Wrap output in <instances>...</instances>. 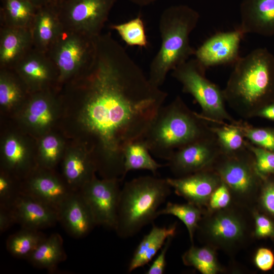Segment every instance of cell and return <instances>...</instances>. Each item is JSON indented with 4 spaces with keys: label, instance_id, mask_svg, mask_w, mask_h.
<instances>
[{
    "label": "cell",
    "instance_id": "1",
    "mask_svg": "<svg viewBox=\"0 0 274 274\" xmlns=\"http://www.w3.org/2000/svg\"><path fill=\"white\" fill-rule=\"evenodd\" d=\"M90 66L65 84L102 178L125 177L123 151L144 139L167 94L151 83L110 32L95 38Z\"/></svg>",
    "mask_w": 274,
    "mask_h": 274
},
{
    "label": "cell",
    "instance_id": "2",
    "mask_svg": "<svg viewBox=\"0 0 274 274\" xmlns=\"http://www.w3.org/2000/svg\"><path fill=\"white\" fill-rule=\"evenodd\" d=\"M223 89L226 102L243 119L274 102V55L259 48L240 57Z\"/></svg>",
    "mask_w": 274,
    "mask_h": 274
},
{
    "label": "cell",
    "instance_id": "3",
    "mask_svg": "<svg viewBox=\"0 0 274 274\" xmlns=\"http://www.w3.org/2000/svg\"><path fill=\"white\" fill-rule=\"evenodd\" d=\"M210 125L177 96L160 108L143 140L151 153L167 161L178 149L209 134Z\"/></svg>",
    "mask_w": 274,
    "mask_h": 274
},
{
    "label": "cell",
    "instance_id": "4",
    "mask_svg": "<svg viewBox=\"0 0 274 274\" xmlns=\"http://www.w3.org/2000/svg\"><path fill=\"white\" fill-rule=\"evenodd\" d=\"M199 17L197 11L186 5L172 6L162 12L159 22L161 44L150 66L148 78L152 84L160 87L169 71L194 55L189 36Z\"/></svg>",
    "mask_w": 274,
    "mask_h": 274
},
{
    "label": "cell",
    "instance_id": "5",
    "mask_svg": "<svg viewBox=\"0 0 274 274\" xmlns=\"http://www.w3.org/2000/svg\"><path fill=\"white\" fill-rule=\"evenodd\" d=\"M166 179L143 176L121 189L114 230L122 238L132 237L157 217L159 207L170 194Z\"/></svg>",
    "mask_w": 274,
    "mask_h": 274
},
{
    "label": "cell",
    "instance_id": "6",
    "mask_svg": "<svg viewBox=\"0 0 274 274\" xmlns=\"http://www.w3.org/2000/svg\"><path fill=\"white\" fill-rule=\"evenodd\" d=\"M207 68L195 58L189 59L172 71V75L199 104L201 116L211 124H235L227 111L223 90L206 77Z\"/></svg>",
    "mask_w": 274,
    "mask_h": 274
},
{
    "label": "cell",
    "instance_id": "7",
    "mask_svg": "<svg viewBox=\"0 0 274 274\" xmlns=\"http://www.w3.org/2000/svg\"><path fill=\"white\" fill-rule=\"evenodd\" d=\"M47 54L57 68L60 88L92 64L96 54L95 38L63 29Z\"/></svg>",
    "mask_w": 274,
    "mask_h": 274
},
{
    "label": "cell",
    "instance_id": "8",
    "mask_svg": "<svg viewBox=\"0 0 274 274\" xmlns=\"http://www.w3.org/2000/svg\"><path fill=\"white\" fill-rule=\"evenodd\" d=\"M117 0H64L57 6L64 29L92 38L100 35Z\"/></svg>",
    "mask_w": 274,
    "mask_h": 274
},
{
    "label": "cell",
    "instance_id": "9",
    "mask_svg": "<svg viewBox=\"0 0 274 274\" xmlns=\"http://www.w3.org/2000/svg\"><path fill=\"white\" fill-rule=\"evenodd\" d=\"M213 167L229 189L240 195L251 193L263 179L258 173L254 156L247 147L235 152H222Z\"/></svg>",
    "mask_w": 274,
    "mask_h": 274
},
{
    "label": "cell",
    "instance_id": "10",
    "mask_svg": "<svg viewBox=\"0 0 274 274\" xmlns=\"http://www.w3.org/2000/svg\"><path fill=\"white\" fill-rule=\"evenodd\" d=\"M222 152L211 130L206 135L176 150L166 165L177 178L182 177L210 168Z\"/></svg>",
    "mask_w": 274,
    "mask_h": 274
},
{
    "label": "cell",
    "instance_id": "11",
    "mask_svg": "<svg viewBox=\"0 0 274 274\" xmlns=\"http://www.w3.org/2000/svg\"><path fill=\"white\" fill-rule=\"evenodd\" d=\"M117 179H97L96 176L79 190L97 225L114 229L121 189Z\"/></svg>",
    "mask_w": 274,
    "mask_h": 274
},
{
    "label": "cell",
    "instance_id": "12",
    "mask_svg": "<svg viewBox=\"0 0 274 274\" xmlns=\"http://www.w3.org/2000/svg\"><path fill=\"white\" fill-rule=\"evenodd\" d=\"M30 92L59 89L57 68L48 55L33 48L13 68Z\"/></svg>",
    "mask_w": 274,
    "mask_h": 274
},
{
    "label": "cell",
    "instance_id": "13",
    "mask_svg": "<svg viewBox=\"0 0 274 274\" xmlns=\"http://www.w3.org/2000/svg\"><path fill=\"white\" fill-rule=\"evenodd\" d=\"M245 35L239 26L231 31L215 33L195 50V58L206 68L234 64L241 57L240 43Z\"/></svg>",
    "mask_w": 274,
    "mask_h": 274
},
{
    "label": "cell",
    "instance_id": "14",
    "mask_svg": "<svg viewBox=\"0 0 274 274\" xmlns=\"http://www.w3.org/2000/svg\"><path fill=\"white\" fill-rule=\"evenodd\" d=\"M20 183V192L31 196L58 210L59 207L74 191L64 179L57 177L51 169L37 166Z\"/></svg>",
    "mask_w": 274,
    "mask_h": 274
},
{
    "label": "cell",
    "instance_id": "15",
    "mask_svg": "<svg viewBox=\"0 0 274 274\" xmlns=\"http://www.w3.org/2000/svg\"><path fill=\"white\" fill-rule=\"evenodd\" d=\"M166 180L178 195L198 207L208 203L212 194L222 182L218 174L210 168Z\"/></svg>",
    "mask_w": 274,
    "mask_h": 274
},
{
    "label": "cell",
    "instance_id": "16",
    "mask_svg": "<svg viewBox=\"0 0 274 274\" xmlns=\"http://www.w3.org/2000/svg\"><path fill=\"white\" fill-rule=\"evenodd\" d=\"M58 222L71 236L81 238L96 226L93 215L79 191H73L58 209Z\"/></svg>",
    "mask_w": 274,
    "mask_h": 274
},
{
    "label": "cell",
    "instance_id": "17",
    "mask_svg": "<svg viewBox=\"0 0 274 274\" xmlns=\"http://www.w3.org/2000/svg\"><path fill=\"white\" fill-rule=\"evenodd\" d=\"M22 228L40 230L58 222V210L31 196L20 192L11 207Z\"/></svg>",
    "mask_w": 274,
    "mask_h": 274
},
{
    "label": "cell",
    "instance_id": "18",
    "mask_svg": "<svg viewBox=\"0 0 274 274\" xmlns=\"http://www.w3.org/2000/svg\"><path fill=\"white\" fill-rule=\"evenodd\" d=\"M239 27L246 35L274 36V0H242Z\"/></svg>",
    "mask_w": 274,
    "mask_h": 274
},
{
    "label": "cell",
    "instance_id": "19",
    "mask_svg": "<svg viewBox=\"0 0 274 274\" xmlns=\"http://www.w3.org/2000/svg\"><path fill=\"white\" fill-rule=\"evenodd\" d=\"M30 30L33 48L47 53L63 30L57 6L49 3L39 7Z\"/></svg>",
    "mask_w": 274,
    "mask_h": 274
},
{
    "label": "cell",
    "instance_id": "20",
    "mask_svg": "<svg viewBox=\"0 0 274 274\" xmlns=\"http://www.w3.org/2000/svg\"><path fill=\"white\" fill-rule=\"evenodd\" d=\"M33 48L30 28L0 26V68L13 69Z\"/></svg>",
    "mask_w": 274,
    "mask_h": 274
},
{
    "label": "cell",
    "instance_id": "21",
    "mask_svg": "<svg viewBox=\"0 0 274 274\" xmlns=\"http://www.w3.org/2000/svg\"><path fill=\"white\" fill-rule=\"evenodd\" d=\"M96 167L89 150H71L65 155L63 178L73 191H79L95 177Z\"/></svg>",
    "mask_w": 274,
    "mask_h": 274
},
{
    "label": "cell",
    "instance_id": "22",
    "mask_svg": "<svg viewBox=\"0 0 274 274\" xmlns=\"http://www.w3.org/2000/svg\"><path fill=\"white\" fill-rule=\"evenodd\" d=\"M56 90H49L30 93L25 101L23 114L25 123L30 127L43 130L49 127L55 119Z\"/></svg>",
    "mask_w": 274,
    "mask_h": 274
},
{
    "label": "cell",
    "instance_id": "23",
    "mask_svg": "<svg viewBox=\"0 0 274 274\" xmlns=\"http://www.w3.org/2000/svg\"><path fill=\"white\" fill-rule=\"evenodd\" d=\"M2 164L3 170L17 180L25 178L38 166L22 140L14 135L8 136L4 141Z\"/></svg>",
    "mask_w": 274,
    "mask_h": 274
},
{
    "label": "cell",
    "instance_id": "24",
    "mask_svg": "<svg viewBox=\"0 0 274 274\" xmlns=\"http://www.w3.org/2000/svg\"><path fill=\"white\" fill-rule=\"evenodd\" d=\"M176 230L175 224L168 227L153 225L134 250L128 266V271L130 272L150 262L161 250L168 237L175 235Z\"/></svg>",
    "mask_w": 274,
    "mask_h": 274
},
{
    "label": "cell",
    "instance_id": "25",
    "mask_svg": "<svg viewBox=\"0 0 274 274\" xmlns=\"http://www.w3.org/2000/svg\"><path fill=\"white\" fill-rule=\"evenodd\" d=\"M203 230L214 242L220 244H230L240 239L244 227L241 220L230 213H220L206 223Z\"/></svg>",
    "mask_w": 274,
    "mask_h": 274
},
{
    "label": "cell",
    "instance_id": "26",
    "mask_svg": "<svg viewBox=\"0 0 274 274\" xmlns=\"http://www.w3.org/2000/svg\"><path fill=\"white\" fill-rule=\"evenodd\" d=\"M66 258L61 236L53 233L39 244L27 259L38 268L52 270Z\"/></svg>",
    "mask_w": 274,
    "mask_h": 274
},
{
    "label": "cell",
    "instance_id": "27",
    "mask_svg": "<svg viewBox=\"0 0 274 274\" xmlns=\"http://www.w3.org/2000/svg\"><path fill=\"white\" fill-rule=\"evenodd\" d=\"M38 8L25 0H1L0 26L30 28Z\"/></svg>",
    "mask_w": 274,
    "mask_h": 274
},
{
    "label": "cell",
    "instance_id": "28",
    "mask_svg": "<svg viewBox=\"0 0 274 274\" xmlns=\"http://www.w3.org/2000/svg\"><path fill=\"white\" fill-rule=\"evenodd\" d=\"M30 92L14 69L0 68V105L10 109L25 102Z\"/></svg>",
    "mask_w": 274,
    "mask_h": 274
},
{
    "label": "cell",
    "instance_id": "29",
    "mask_svg": "<svg viewBox=\"0 0 274 274\" xmlns=\"http://www.w3.org/2000/svg\"><path fill=\"white\" fill-rule=\"evenodd\" d=\"M150 153L143 140L127 145L123 151L125 175L129 171L140 169L156 174L163 165L154 159Z\"/></svg>",
    "mask_w": 274,
    "mask_h": 274
},
{
    "label": "cell",
    "instance_id": "30",
    "mask_svg": "<svg viewBox=\"0 0 274 274\" xmlns=\"http://www.w3.org/2000/svg\"><path fill=\"white\" fill-rule=\"evenodd\" d=\"M45 237V235L39 230L22 228L9 236L6 247L14 257L27 259Z\"/></svg>",
    "mask_w": 274,
    "mask_h": 274
},
{
    "label": "cell",
    "instance_id": "31",
    "mask_svg": "<svg viewBox=\"0 0 274 274\" xmlns=\"http://www.w3.org/2000/svg\"><path fill=\"white\" fill-rule=\"evenodd\" d=\"M182 260L202 274H216L220 270L214 251L207 247L192 246L183 255Z\"/></svg>",
    "mask_w": 274,
    "mask_h": 274
},
{
    "label": "cell",
    "instance_id": "32",
    "mask_svg": "<svg viewBox=\"0 0 274 274\" xmlns=\"http://www.w3.org/2000/svg\"><path fill=\"white\" fill-rule=\"evenodd\" d=\"M210 127L217 139L222 152L232 153L246 148L247 140L236 124L211 123Z\"/></svg>",
    "mask_w": 274,
    "mask_h": 274
},
{
    "label": "cell",
    "instance_id": "33",
    "mask_svg": "<svg viewBox=\"0 0 274 274\" xmlns=\"http://www.w3.org/2000/svg\"><path fill=\"white\" fill-rule=\"evenodd\" d=\"M163 215H170L179 219L186 227L190 241L193 242L194 234L198 227L201 215L198 207L189 202L178 204L168 202L165 208L157 212V217Z\"/></svg>",
    "mask_w": 274,
    "mask_h": 274
},
{
    "label": "cell",
    "instance_id": "34",
    "mask_svg": "<svg viewBox=\"0 0 274 274\" xmlns=\"http://www.w3.org/2000/svg\"><path fill=\"white\" fill-rule=\"evenodd\" d=\"M110 28L117 31L127 45L140 47L148 46L144 23L140 16L122 23L112 24Z\"/></svg>",
    "mask_w": 274,
    "mask_h": 274
},
{
    "label": "cell",
    "instance_id": "35",
    "mask_svg": "<svg viewBox=\"0 0 274 274\" xmlns=\"http://www.w3.org/2000/svg\"><path fill=\"white\" fill-rule=\"evenodd\" d=\"M61 150L62 143L57 136L53 134L44 136L40 142L38 166L52 168L61 157Z\"/></svg>",
    "mask_w": 274,
    "mask_h": 274
},
{
    "label": "cell",
    "instance_id": "36",
    "mask_svg": "<svg viewBox=\"0 0 274 274\" xmlns=\"http://www.w3.org/2000/svg\"><path fill=\"white\" fill-rule=\"evenodd\" d=\"M235 124L251 143L274 152V128L253 127L242 121H237Z\"/></svg>",
    "mask_w": 274,
    "mask_h": 274
},
{
    "label": "cell",
    "instance_id": "37",
    "mask_svg": "<svg viewBox=\"0 0 274 274\" xmlns=\"http://www.w3.org/2000/svg\"><path fill=\"white\" fill-rule=\"evenodd\" d=\"M246 146L254 156L259 175L264 179L274 174V152L253 145L247 140Z\"/></svg>",
    "mask_w": 274,
    "mask_h": 274
},
{
    "label": "cell",
    "instance_id": "38",
    "mask_svg": "<svg viewBox=\"0 0 274 274\" xmlns=\"http://www.w3.org/2000/svg\"><path fill=\"white\" fill-rule=\"evenodd\" d=\"M17 180L7 172L3 170L0 176V206L11 208L20 194V183L17 185Z\"/></svg>",
    "mask_w": 274,
    "mask_h": 274
},
{
    "label": "cell",
    "instance_id": "39",
    "mask_svg": "<svg viewBox=\"0 0 274 274\" xmlns=\"http://www.w3.org/2000/svg\"><path fill=\"white\" fill-rule=\"evenodd\" d=\"M231 200L230 189L222 181L219 186L212 194L208 202L211 209L214 210L225 208L229 204Z\"/></svg>",
    "mask_w": 274,
    "mask_h": 274
},
{
    "label": "cell",
    "instance_id": "40",
    "mask_svg": "<svg viewBox=\"0 0 274 274\" xmlns=\"http://www.w3.org/2000/svg\"><path fill=\"white\" fill-rule=\"evenodd\" d=\"M174 236H170L166 239L160 252L152 263L150 265L146 274H163L165 272L166 262V256Z\"/></svg>",
    "mask_w": 274,
    "mask_h": 274
},
{
    "label": "cell",
    "instance_id": "41",
    "mask_svg": "<svg viewBox=\"0 0 274 274\" xmlns=\"http://www.w3.org/2000/svg\"><path fill=\"white\" fill-rule=\"evenodd\" d=\"M254 261L256 265L263 271L270 269L274 263V256L268 249L262 248L256 253Z\"/></svg>",
    "mask_w": 274,
    "mask_h": 274
},
{
    "label": "cell",
    "instance_id": "42",
    "mask_svg": "<svg viewBox=\"0 0 274 274\" xmlns=\"http://www.w3.org/2000/svg\"><path fill=\"white\" fill-rule=\"evenodd\" d=\"M261 202L264 209L274 216V182L263 179Z\"/></svg>",
    "mask_w": 274,
    "mask_h": 274
},
{
    "label": "cell",
    "instance_id": "43",
    "mask_svg": "<svg viewBox=\"0 0 274 274\" xmlns=\"http://www.w3.org/2000/svg\"><path fill=\"white\" fill-rule=\"evenodd\" d=\"M255 234L259 237H265L274 234V225L266 217L255 215Z\"/></svg>",
    "mask_w": 274,
    "mask_h": 274
},
{
    "label": "cell",
    "instance_id": "44",
    "mask_svg": "<svg viewBox=\"0 0 274 274\" xmlns=\"http://www.w3.org/2000/svg\"><path fill=\"white\" fill-rule=\"evenodd\" d=\"M17 223L11 208L0 206V232H4L13 224Z\"/></svg>",
    "mask_w": 274,
    "mask_h": 274
},
{
    "label": "cell",
    "instance_id": "45",
    "mask_svg": "<svg viewBox=\"0 0 274 274\" xmlns=\"http://www.w3.org/2000/svg\"><path fill=\"white\" fill-rule=\"evenodd\" d=\"M255 117H260L274 122V102L264 107L256 114Z\"/></svg>",
    "mask_w": 274,
    "mask_h": 274
},
{
    "label": "cell",
    "instance_id": "46",
    "mask_svg": "<svg viewBox=\"0 0 274 274\" xmlns=\"http://www.w3.org/2000/svg\"><path fill=\"white\" fill-rule=\"evenodd\" d=\"M131 3L140 7L148 6L157 0H129Z\"/></svg>",
    "mask_w": 274,
    "mask_h": 274
},
{
    "label": "cell",
    "instance_id": "47",
    "mask_svg": "<svg viewBox=\"0 0 274 274\" xmlns=\"http://www.w3.org/2000/svg\"><path fill=\"white\" fill-rule=\"evenodd\" d=\"M27 1L36 7L39 8L45 6L50 3V0H25Z\"/></svg>",
    "mask_w": 274,
    "mask_h": 274
},
{
    "label": "cell",
    "instance_id": "48",
    "mask_svg": "<svg viewBox=\"0 0 274 274\" xmlns=\"http://www.w3.org/2000/svg\"><path fill=\"white\" fill-rule=\"evenodd\" d=\"M64 0H50V3H51L55 6H58Z\"/></svg>",
    "mask_w": 274,
    "mask_h": 274
}]
</instances>
